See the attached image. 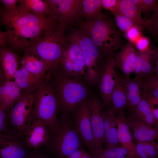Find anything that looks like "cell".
Returning <instances> with one entry per match:
<instances>
[{
  "mask_svg": "<svg viewBox=\"0 0 158 158\" xmlns=\"http://www.w3.org/2000/svg\"><path fill=\"white\" fill-rule=\"evenodd\" d=\"M7 37L6 32L0 30V45L6 46V41Z\"/></svg>",
  "mask_w": 158,
  "mask_h": 158,
  "instance_id": "42",
  "label": "cell"
},
{
  "mask_svg": "<svg viewBox=\"0 0 158 158\" xmlns=\"http://www.w3.org/2000/svg\"><path fill=\"white\" fill-rule=\"evenodd\" d=\"M51 20L16 9L5 10L0 4V26L6 29V46L13 51L24 53L41 37Z\"/></svg>",
  "mask_w": 158,
  "mask_h": 158,
  "instance_id": "1",
  "label": "cell"
},
{
  "mask_svg": "<svg viewBox=\"0 0 158 158\" xmlns=\"http://www.w3.org/2000/svg\"><path fill=\"white\" fill-rule=\"evenodd\" d=\"M80 158H94V157L86 152L81 156Z\"/></svg>",
  "mask_w": 158,
  "mask_h": 158,
  "instance_id": "46",
  "label": "cell"
},
{
  "mask_svg": "<svg viewBox=\"0 0 158 158\" xmlns=\"http://www.w3.org/2000/svg\"><path fill=\"white\" fill-rule=\"evenodd\" d=\"M118 27L121 30L127 32L134 26V23L129 18L118 11L114 14Z\"/></svg>",
  "mask_w": 158,
  "mask_h": 158,
  "instance_id": "33",
  "label": "cell"
},
{
  "mask_svg": "<svg viewBox=\"0 0 158 158\" xmlns=\"http://www.w3.org/2000/svg\"><path fill=\"white\" fill-rule=\"evenodd\" d=\"M102 8L109 10L114 14L118 11V0H101Z\"/></svg>",
  "mask_w": 158,
  "mask_h": 158,
  "instance_id": "38",
  "label": "cell"
},
{
  "mask_svg": "<svg viewBox=\"0 0 158 158\" xmlns=\"http://www.w3.org/2000/svg\"><path fill=\"white\" fill-rule=\"evenodd\" d=\"M6 80L0 65V85Z\"/></svg>",
  "mask_w": 158,
  "mask_h": 158,
  "instance_id": "44",
  "label": "cell"
},
{
  "mask_svg": "<svg viewBox=\"0 0 158 158\" xmlns=\"http://www.w3.org/2000/svg\"><path fill=\"white\" fill-rule=\"evenodd\" d=\"M16 9L36 16H49L47 0H20Z\"/></svg>",
  "mask_w": 158,
  "mask_h": 158,
  "instance_id": "27",
  "label": "cell"
},
{
  "mask_svg": "<svg viewBox=\"0 0 158 158\" xmlns=\"http://www.w3.org/2000/svg\"><path fill=\"white\" fill-rule=\"evenodd\" d=\"M118 112L114 119L118 127L117 138L119 145L127 150L128 157L138 158L133 136L131 129L128 125L126 118L124 116L122 110Z\"/></svg>",
  "mask_w": 158,
  "mask_h": 158,
  "instance_id": "18",
  "label": "cell"
},
{
  "mask_svg": "<svg viewBox=\"0 0 158 158\" xmlns=\"http://www.w3.org/2000/svg\"><path fill=\"white\" fill-rule=\"evenodd\" d=\"M152 112L156 120L158 121V108L154 107H150Z\"/></svg>",
  "mask_w": 158,
  "mask_h": 158,
  "instance_id": "43",
  "label": "cell"
},
{
  "mask_svg": "<svg viewBox=\"0 0 158 158\" xmlns=\"http://www.w3.org/2000/svg\"><path fill=\"white\" fill-rule=\"evenodd\" d=\"M70 26L87 32L105 56L113 54L116 49L123 47L119 32L114 21L103 13L91 20H81Z\"/></svg>",
  "mask_w": 158,
  "mask_h": 158,
  "instance_id": "3",
  "label": "cell"
},
{
  "mask_svg": "<svg viewBox=\"0 0 158 158\" xmlns=\"http://www.w3.org/2000/svg\"><path fill=\"white\" fill-rule=\"evenodd\" d=\"M121 85L125 94L127 103L126 106L130 110L135 109L144 98H145L142 79L135 77L131 79L120 75Z\"/></svg>",
  "mask_w": 158,
  "mask_h": 158,
  "instance_id": "17",
  "label": "cell"
},
{
  "mask_svg": "<svg viewBox=\"0 0 158 158\" xmlns=\"http://www.w3.org/2000/svg\"><path fill=\"white\" fill-rule=\"evenodd\" d=\"M135 43L136 47L139 51H145L149 48V41L145 37H141Z\"/></svg>",
  "mask_w": 158,
  "mask_h": 158,
  "instance_id": "40",
  "label": "cell"
},
{
  "mask_svg": "<svg viewBox=\"0 0 158 158\" xmlns=\"http://www.w3.org/2000/svg\"><path fill=\"white\" fill-rule=\"evenodd\" d=\"M62 54L58 69L68 77H77L85 74V64L83 54L78 45L68 41Z\"/></svg>",
  "mask_w": 158,
  "mask_h": 158,
  "instance_id": "9",
  "label": "cell"
},
{
  "mask_svg": "<svg viewBox=\"0 0 158 158\" xmlns=\"http://www.w3.org/2000/svg\"><path fill=\"white\" fill-rule=\"evenodd\" d=\"M49 76L46 75L34 92L33 119L43 122L51 130L57 124L58 105Z\"/></svg>",
  "mask_w": 158,
  "mask_h": 158,
  "instance_id": "5",
  "label": "cell"
},
{
  "mask_svg": "<svg viewBox=\"0 0 158 158\" xmlns=\"http://www.w3.org/2000/svg\"><path fill=\"white\" fill-rule=\"evenodd\" d=\"M20 0H0V4L6 11H10L16 9L17 4Z\"/></svg>",
  "mask_w": 158,
  "mask_h": 158,
  "instance_id": "39",
  "label": "cell"
},
{
  "mask_svg": "<svg viewBox=\"0 0 158 158\" xmlns=\"http://www.w3.org/2000/svg\"><path fill=\"white\" fill-rule=\"evenodd\" d=\"M86 152L82 148H79L65 158H80Z\"/></svg>",
  "mask_w": 158,
  "mask_h": 158,
  "instance_id": "41",
  "label": "cell"
},
{
  "mask_svg": "<svg viewBox=\"0 0 158 158\" xmlns=\"http://www.w3.org/2000/svg\"><path fill=\"white\" fill-rule=\"evenodd\" d=\"M19 100L7 112L8 124L22 138L33 119L34 92L23 93Z\"/></svg>",
  "mask_w": 158,
  "mask_h": 158,
  "instance_id": "8",
  "label": "cell"
},
{
  "mask_svg": "<svg viewBox=\"0 0 158 158\" xmlns=\"http://www.w3.org/2000/svg\"><path fill=\"white\" fill-rule=\"evenodd\" d=\"M19 59L20 66L40 79L43 80L47 72L50 71L48 64L33 53L25 52Z\"/></svg>",
  "mask_w": 158,
  "mask_h": 158,
  "instance_id": "20",
  "label": "cell"
},
{
  "mask_svg": "<svg viewBox=\"0 0 158 158\" xmlns=\"http://www.w3.org/2000/svg\"><path fill=\"white\" fill-rule=\"evenodd\" d=\"M126 150L121 146L112 148H105L96 158H125L127 155Z\"/></svg>",
  "mask_w": 158,
  "mask_h": 158,
  "instance_id": "32",
  "label": "cell"
},
{
  "mask_svg": "<svg viewBox=\"0 0 158 158\" xmlns=\"http://www.w3.org/2000/svg\"><path fill=\"white\" fill-rule=\"evenodd\" d=\"M118 10L130 19L135 24L143 25L149 30H152V26L146 20L143 19L141 13L131 0H118Z\"/></svg>",
  "mask_w": 158,
  "mask_h": 158,
  "instance_id": "26",
  "label": "cell"
},
{
  "mask_svg": "<svg viewBox=\"0 0 158 158\" xmlns=\"http://www.w3.org/2000/svg\"><path fill=\"white\" fill-rule=\"evenodd\" d=\"M150 158H157L158 143L154 141L144 142Z\"/></svg>",
  "mask_w": 158,
  "mask_h": 158,
  "instance_id": "34",
  "label": "cell"
},
{
  "mask_svg": "<svg viewBox=\"0 0 158 158\" xmlns=\"http://www.w3.org/2000/svg\"><path fill=\"white\" fill-rule=\"evenodd\" d=\"M136 52L133 43L130 42L114 55L116 67H118L126 77H130L133 72V61Z\"/></svg>",
  "mask_w": 158,
  "mask_h": 158,
  "instance_id": "21",
  "label": "cell"
},
{
  "mask_svg": "<svg viewBox=\"0 0 158 158\" xmlns=\"http://www.w3.org/2000/svg\"><path fill=\"white\" fill-rule=\"evenodd\" d=\"M19 58L16 53L6 46L0 45V65L6 80H11L18 67Z\"/></svg>",
  "mask_w": 158,
  "mask_h": 158,
  "instance_id": "24",
  "label": "cell"
},
{
  "mask_svg": "<svg viewBox=\"0 0 158 158\" xmlns=\"http://www.w3.org/2000/svg\"><path fill=\"white\" fill-rule=\"evenodd\" d=\"M116 113L111 106L102 112L105 148H112L118 147L119 145L117 138V130L115 126L116 124L114 119Z\"/></svg>",
  "mask_w": 158,
  "mask_h": 158,
  "instance_id": "23",
  "label": "cell"
},
{
  "mask_svg": "<svg viewBox=\"0 0 158 158\" xmlns=\"http://www.w3.org/2000/svg\"><path fill=\"white\" fill-rule=\"evenodd\" d=\"M22 138L9 126L0 135L1 158H27L29 154Z\"/></svg>",
  "mask_w": 158,
  "mask_h": 158,
  "instance_id": "13",
  "label": "cell"
},
{
  "mask_svg": "<svg viewBox=\"0 0 158 158\" xmlns=\"http://www.w3.org/2000/svg\"><path fill=\"white\" fill-rule=\"evenodd\" d=\"M126 36L132 43L135 42L141 36L138 28L134 25L126 32Z\"/></svg>",
  "mask_w": 158,
  "mask_h": 158,
  "instance_id": "35",
  "label": "cell"
},
{
  "mask_svg": "<svg viewBox=\"0 0 158 158\" xmlns=\"http://www.w3.org/2000/svg\"><path fill=\"white\" fill-rule=\"evenodd\" d=\"M125 158H129L128 157H125Z\"/></svg>",
  "mask_w": 158,
  "mask_h": 158,
  "instance_id": "47",
  "label": "cell"
},
{
  "mask_svg": "<svg viewBox=\"0 0 158 158\" xmlns=\"http://www.w3.org/2000/svg\"><path fill=\"white\" fill-rule=\"evenodd\" d=\"M50 130L48 126L41 120L34 119L22 138L26 147L36 150L48 142Z\"/></svg>",
  "mask_w": 158,
  "mask_h": 158,
  "instance_id": "14",
  "label": "cell"
},
{
  "mask_svg": "<svg viewBox=\"0 0 158 158\" xmlns=\"http://www.w3.org/2000/svg\"><path fill=\"white\" fill-rule=\"evenodd\" d=\"M13 78L22 92L25 93L34 92L44 80L38 78L20 66L18 67Z\"/></svg>",
  "mask_w": 158,
  "mask_h": 158,
  "instance_id": "25",
  "label": "cell"
},
{
  "mask_svg": "<svg viewBox=\"0 0 158 158\" xmlns=\"http://www.w3.org/2000/svg\"><path fill=\"white\" fill-rule=\"evenodd\" d=\"M146 99L150 107L158 104V76L152 75L142 79Z\"/></svg>",
  "mask_w": 158,
  "mask_h": 158,
  "instance_id": "29",
  "label": "cell"
},
{
  "mask_svg": "<svg viewBox=\"0 0 158 158\" xmlns=\"http://www.w3.org/2000/svg\"><path fill=\"white\" fill-rule=\"evenodd\" d=\"M87 102L90 114L94 139V154L96 158L103 150L104 130L102 114L104 107L102 101L95 96L87 98Z\"/></svg>",
  "mask_w": 158,
  "mask_h": 158,
  "instance_id": "10",
  "label": "cell"
},
{
  "mask_svg": "<svg viewBox=\"0 0 158 158\" xmlns=\"http://www.w3.org/2000/svg\"><path fill=\"white\" fill-rule=\"evenodd\" d=\"M136 153L138 158H150L144 142H135Z\"/></svg>",
  "mask_w": 158,
  "mask_h": 158,
  "instance_id": "37",
  "label": "cell"
},
{
  "mask_svg": "<svg viewBox=\"0 0 158 158\" xmlns=\"http://www.w3.org/2000/svg\"><path fill=\"white\" fill-rule=\"evenodd\" d=\"M81 6L84 20H91L103 14L101 0H81Z\"/></svg>",
  "mask_w": 158,
  "mask_h": 158,
  "instance_id": "31",
  "label": "cell"
},
{
  "mask_svg": "<svg viewBox=\"0 0 158 158\" xmlns=\"http://www.w3.org/2000/svg\"><path fill=\"white\" fill-rule=\"evenodd\" d=\"M27 158H42V154L34 153L29 154Z\"/></svg>",
  "mask_w": 158,
  "mask_h": 158,
  "instance_id": "45",
  "label": "cell"
},
{
  "mask_svg": "<svg viewBox=\"0 0 158 158\" xmlns=\"http://www.w3.org/2000/svg\"><path fill=\"white\" fill-rule=\"evenodd\" d=\"M0 158H1V157H0Z\"/></svg>",
  "mask_w": 158,
  "mask_h": 158,
  "instance_id": "48",
  "label": "cell"
},
{
  "mask_svg": "<svg viewBox=\"0 0 158 158\" xmlns=\"http://www.w3.org/2000/svg\"><path fill=\"white\" fill-rule=\"evenodd\" d=\"M23 94L14 82L6 80L0 85V107L7 112L21 98Z\"/></svg>",
  "mask_w": 158,
  "mask_h": 158,
  "instance_id": "22",
  "label": "cell"
},
{
  "mask_svg": "<svg viewBox=\"0 0 158 158\" xmlns=\"http://www.w3.org/2000/svg\"><path fill=\"white\" fill-rule=\"evenodd\" d=\"M87 99L82 101L77 105L75 111L73 123L82 142L90 151L93 156L94 139L90 113Z\"/></svg>",
  "mask_w": 158,
  "mask_h": 158,
  "instance_id": "12",
  "label": "cell"
},
{
  "mask_svg": "<svg viewBox=\"0 0 158 158\" xmlns=\"http://www.w3.org/2000/svg\"><path fill=\"white\" fill-rule=\"evenodd\" d=\"M9 126L7 112L0 107V135L6 131Z\"/></svg>",
  "mask_w": 158,
  "mask_h": 158,
  "instance_id": "36",
  "label": "cell"
},
{
  "mask_svg": "<svg viewBox=\"0 0 158 158\" xmlns=\"http://www.w3.org/2000/svg\"><path fill=\"white\" fill-rule=\"evenodd\" d=\"M119 76L120 74L115 70V84L112 94L111 106L116 113L122 110L127 103L126 97L120 83Z\"/></svg>",
  "mask_w": 158,
  "mask_h": 158,
  "instance_id": "30",
  "label": "cell"
},
{
  "mask_svg": "<svg viewBox=\"0 0 158 158\" xmlns=\"http://www.w3.org/2000/svg\"><path fill=\"white\" fill-rule=\"evenodd\" d=\"M115 67L113 54L106 56L102 64L97 83L104 107L109 108L111 105L112 94L115 84Z\"/></svg>",
  "mask_w": 158,
  "mask_h": 158,
  "instance_id": "11",
  "label": "cell"
},
{
  "mask_svg": "<svg viewBox=\"0 0 158 158\" xmlns=\"http://www.w3.org/2000/svg\"><path fill=\"white\" fill-rule=\"evenodd\" d=\"M131 111L130 117L139 119L152 126L158 127V121L155 118L145 98Z\"/></svg>",
  "mask_w": 158,
  "mask_h": 158,
  "instance_id": "28",
  "label": "cell"
},
{
  "mask_svg": "<svg viewBox=\"0 0 158 158\" xmlns=\"http://www.w3.org/2000/svg\"><path fill=\"white\" fill-rule=\"evenodd\" d=\"M55 19L67 29L71 25L84 20L81 0H61Z\"/></svg>",
  "mask_w": 158,
  "mask_h": 158,
  "instance_id": "15",
  "label": "cell"
},
{
  "mask_svg": "<svg viewBox=\"0 0 158 158\" xmlns=\"http://www.w3.org/2000/svg\"><path fill=\"white\" fill-rule=\"evenodd\" d=\"M54 90L59 106L66 115L73 112L78 104L87 98L88 91L85 85L63 74L57 75Z\"/></svg>",
  "mask_w": 158,
  "mask_h": 158,
  "instance_id": "6",
  "label": "cell"
},
{
  "mask_svg": "<svg viewBox=\"0 0 158 158\" xmlns=\"http://www.w3.org/2000/svg\"><path fill=\"white\" fill-rule=\"evenodd\" d=\"M129 126L132 130L135 142H153L158 137V127L152 126L139 119L126 118Z\"/></svg>",
  "mask_w": 158,
  "mask_h": 158,
  "instance_id": "19",
  "label": "cell"
},
{
  "mask_svg": "<svg viewBox=\"0 0 158 158\" xmlns=\"http://www.w3.org/2000/svg\"><path fill=\"white\" fill-rule=\"evenodd\" d=\"M66 36L68 41L75 42L81 50L85 64V76L88 78L96 77L100 70L101 50L94 44L89 34L79 28L70 26Z\"/></svg>",
  "mask_w": 158,
  "mask_h": 158,
  "instance_id": "7",
  "label": "cell"
},
{
  "mask_svg": "<svg viewBox=\"0 0 158 158\" xmlns=\"http://www.w3.org/2000/svg\"><path fill=\"white\" fill-rule=\"evenodd\" d=\"M47 145L49 151L59 158H65L82 148V141L74 123L67 115L50 130Z\"/></svg>",
  "mask_w": 158,
  "mask_h": 158,
  "instance_id": "4",
  "label": "cell"
},
{
  "mask_svg": "<svg viewBox=\"0 0 158 158\" xmlns=\"http://www.w3.org/2000/svg\"><path fill=\"white\" fill-rule=\"evenodd\" d=\"M66 29L64 25L51 18L40 38L25 52L36 54L48 64L50 71H55L68 43L65 34Z\"/></svg>",
  "mask_w": 158,
  "mask_h": 158,
  "instance_id": "2",
  "label": "cell"
},
{
  "mask_svg": "<svg viewBox=\"0 0 158 158\" xmlns=\"http://www.w3.org/2000/svg\"><path fill=\"white\" fill-rule=\"evenodd\" d=\"M158 61L157 51L149 47L143 52L137 51L133 61V72L135 77L142 79L153 75Z\"/></svg>",
  "mask_w": 158,
  "mask_h": 158,
  "instance_id": "16",
  "label": "cell"
}]
</instances>
